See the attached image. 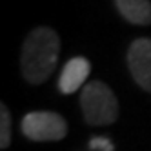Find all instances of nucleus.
<instances>
[{
  "instance_id": "f257e3e1",
  "label": "nucleus",
  "mask_w": 151,
  "mask_h": 151,
  "mask_svg": "<svg viewBox=\"0 0 151 151\" xmlns=\"http://www.w3.org/2000/svg\"><path fill=\"white\" fill-rule=\"evenodd\" d=\"M60 53V38L51 27H37L27 35L22 57H20V69L24 78L31 84L46 82L55 71Z\"/></svg>"
},
{
  "instance_id": "f03ea898",
  "label": "nucleus",
  "mask_w": 151,
  "mask_h": 151,
  "mask_svg": "<svg viewBox=\"0 0 151 151\" xmlns=\"http://www.w3.org/2000/svg\"><path fill=\"white\" fill-rule=\"evenodd\" d=\"M80 107L86 122L91 126H109L118 116V100L115 93L100 80L84 86L80 93Z\"/></svg>"
},
{
  "instance_id": "7ed1b4c3",
  "label": "nucleus",
  "mask_w": 151,
  "mask_h": 151,
  "mask_svg": "<svg viewBox=\"0 0 151 151\" xmlns=\"http://www.w3.org/2000/svg\"><path fill=\"white\" fill-rule=\"evenodd\" d=\"M22 133L37 142L60 140L68 135V124L62 115L53 111H33L22 120Z\"/></svg>"
},
{
  "instance_id": "39448f33",
  "label": "nucleus",
  "mask_w": 151,
  "mask_h": 151,
  "mask_svg": "<svg viewBox=\"0 0 151 151\" xmlns=\"http://www.w3.org/2000/svg\"><path fill=\"white\" fill-rule=\"evenodd\" d=\"M91 71L89 60L84 57H75L71 58L62 69L60 80H58V88L64 95H71L77 89H80V86H84L86 78Z\"/></svg>"
},
{
  "instance_id": "423d86ee",
  "label": "nucleus",
  "mask_w": 151,
  "mask_h": 151,
  "mask_svg": "<svg viewBox=\"0 0 151 151\" xmlns=\"http://www.w3.org/2000/svg\"><path fill=\"white\" fill-rule=\"evenodd\" d=\"M120 15L131 24H151V0H115Z\"/></svg>"
},
{
  "instance_id": "20e7f679",
  "label": "nucleus",
  "mask_w": 151,
  "mask_h": 151,
  "mask_svg": "<svg viewBox=\"0 0 151 151\" xmlns=\"http://www.w3.org/2000/svg\"><path fill=\"white\" fill-rule=\"evenodd\" d=\"M127 66L135 82L151 93V40L138 38L127 51Z\"/></svg>"
},
{
  "instance_id": "6e6552de",
  "label": "nucleus",
  "mask_w": 151,
  "mask_h": 151,
  "mask_svg": "<svg viewBox=\"0 0 151 151\" xmlns=\"http://www.w3.org/2000/svg\"><path fill=\"white\" fill-rule=\"evenodd\" d=\"M89 147L93 151H113V142L104 137H95L89 140Z\"/></svg>"
},
{
  "instance_id": "0eeeda50",
  "label": "nucleus",
  "mask_w": 151,
  "mask_h": 151,
  "mask_svg": "<svg viewBox=\"0 0 151 151\" xmlns=\"http://www.w3.org/2000/svg\"><path fill=\"white\" fill-rule=\"evenodd\" d=\"M9 142H11V115L2 104L0 106V147L6 149Z\"/></svg>"
}]
</instances>
